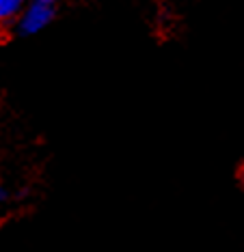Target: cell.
<instances>
[{
	"label": "cell",
	"instance_id": "obj_2",
	"mask_svg": "<svg viewBox=\"0 0 244 252\" xmlns=\"http://www.w3.org/2000/svg\"><path fill=\"white\" fill-rule=\"evenodd\" d=\"M22 2H24V0H0V22L13 18L17 11H20Z\"/></svg>",
	"mask_w": 244,
	"mask_h": 252
},
{
	"label": "cell",
	"instance_id": "obj_4",
	"mask_svg": "<svg viewBox=\"0 0 244 252\" xmlns=\"http://www.w3.org/2000/svg\"><path fill=\"white\" fill-rule=\"evenodd\" d=\"M240 181H242V186H244V166H242V170H240Z\"/></svg>",
	"mask_w": 244,
	"mask_h": 252
},
{
	"label": "cell",
	"instance_id": "obj_1",
	"mask_svg": "<svg viewBox=\"0 0 244 252\" xmlns=\"http://www.w3.org/2000/svg\"><path fill=\"white\" fill-rule=\"evenodd\" d=\"M52 15H54V11H52V4L41 2V0H35L31 7H28L24 13H22L20 31L24 32V35H35V32H39L41 28H45V26L50 24Z\"/></svg>",
	"mask_w": 244,
	"mask_h": 252
},
{
	"label": "cell",
	"instance_id": "obj_5",
	"mask_svg": "<svg viewBox=\"0 0 244 252\" xmlns=\"http://www.w3.org/2000/svg\"><path fill=\"white\" fill-rule=\"evenodd\" d=\"M41 2H48V4H54L56 0H41Z\"/></svg>",
	"mask_w": 244,
	"mask_h": 252
},
{
	"label": "cell",
	"instance_id": "obj_3",
	"mask_svg": "<svg viewBox=\"0 0 244 252\" xmlns=\"http://www.w3.org/2000/svg\"><path fill=\"white\" fill-rule=\"evenodd\" d=\"M4 198H7V192H4V190H0V203H2Z\"/></svg>",
	"mask_w": 244,
	"mask_h": 252
}]
</instances>
